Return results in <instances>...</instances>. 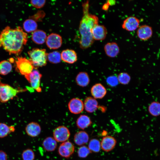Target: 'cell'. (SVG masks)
I'll list each match as a JSON object with an SVG mask.
<instances>
[{
    "label": "cell",
    "instance_id": "cell-32",
    "mask_svg": "<svg viewBox=\"0 0 160 160\" xmlns=\"http://www.w3.org/2000/svg\"><path fill=\"white\" fill-rule=\"evenodd\" d=\"M21 157L23 160H34L35 157V153L32 149L27 148L23 151Z\"/></svg>",
    "mask_w": 160,
    "mask_h": 160
},
{
    "label": "cell",
    "instance_id": "cell-35",
    "mask_svg": "<svg viewBox=\"0 0 160 160\" xmlns=\"http://www.w3.org/2000/svg\"><path fill=\"white\" fill-rule=\"evenodd\" d=\"M31 3L35 7L40 8L42 7L46 3L45 0H31Z\"/></svg>",
    "mask_w": 160,
    "mask_h": 160
},
{
    "label": "cell",
    "instance_id": "cell-23",
    "mask_svg": "<svg viewBox=\"0 0 160 160\" xmlns=\"http://www.w3.org/2000/svg\"><path fill=\"white\" fill-rule=\"evenodd\" d=\"M44 149L48 152H52L55 151L57 146V142L51 137L46 138L42 142Z\"/></svg>",
    "mask_w": 160,
    "mask_h": 160
},
{
    "label": "cell",
    "instance_id": "cell-27",
    "mask_svg": "<svg viewBox=\"0 0 160 160\" xmlns=\"http://www.w3.org/2000/svg\"><path fill=\"white\" fill-rule=\"evenodd\" d=\"M88 147L91 153H98L101 149L100 141L97 139H92L89 141Z\"/></svg>",
    "mask_w": 160,
    "mask_h": 160
},
{
    "label": "cell",
    "instance_id": "cell-16",
    "mask_svg": "<svg viewBox=\"0 0 160 160\" xmlns=\"http://www.w3.org/2000/svg\"><path fill=\"white\" fill-rule=\"evenodd\" d=\"M25 130L28 136L34 137H37L40 134L41 128L38 123L35 122H31L26 126Z\"/></svg>",
    "mask_w": 160,
    "mask_h": 160
},
{
    "label": "cell",
    "instance_id": "cell-39",
    "mask_svg": "<svg viewBox=\"0 0 160 160\" xmlns=\"http://www.w3.org/2000/svg\"><path fill=\"white\" fill-rule=\"evenodd\" d=\"M109 6L106 3L103 5L102 9L103 10L107 11L109 8Z\"/></svg>",
    "mask_w": 160,
    "mask_h": 160
},
{
    "label": "cell",
    "instance_id": "cell-3",
    "mask_svg": "<svg viewBox=\"0 0 160 160\" xmlns=\"http://www.w3.org/2000/svg\"><path fill=\"white\" fill-rule=\"evenodd\" d=\"M29 60L35 67L45 66L47 63V54L44 49L34 48L28 52Z\"/></svg>",
    "mask_w": 160,
    "mask_h": 160
},
{
    "label": "cell",
    "instance_id": "cell-24",
    "mask_svg": "<svg viewBox=\"0 0 160 160\" xmlns=\"http://www.w3.org/2000/svg\"><path fill=\"white\" fill-rule=\"evenodd\" d=\"M47 38L46 33L44 31L38 30L34 31L32 34V39L35 43L38 44H44Z\"/></svg>",
    "mask_w": 160,
    "mask_h": 160
},
{
    "label": "cell",
    "instance_id": "cell-31",
    "mask_svg": "<svg viewBox=\"0 0 160 160\" xmlns=\"http://www.w3.org/2000/svg\"><path fill=\"white\" fill-rule=\"evenodd\" d=\"M117 77L119 83L122 85L127 84L131 80L130 76L126 72L120 73Z\"/></svg>",
    "mask_w": 160,
    "mask_h": 160
},
{
    "label": "cell",
    "instance_id": "cell-12",
    "mask_svg": "<svg viewBox=\"0 0 160 160\" xmlns=\"http://www.w3.org/2000/svg\"><path fill=\"white\" fill-rule=\"evenodd\" d=\"M91 33L94 40L103 41L104 40L106 37L107 31L105 26L98 24L92 28Z\"/></svg>",
    "mask_w": 160,
    "mask_h": 160
},
{
    "label": "cell",
    "instance_id": "cell-34",
    "mask_svg": "<svg viewBox=\"0 0 160 160\" xmlns=\"http://www.w3.org/2000/svg\"><path fill=\"white\" fill-rule=\"evenodd\" d=\"M106 81L108 86L112 87L116 86L119 83L117 77L115 76H108L106 79Z\"/></svg>",
    "mask_w": 160,
    "mask_h": 160
},
{
    "label": "cell",
    "instance_id": "cell-28",
    "mask_svg": "<svg viewBox=\"0 0 160 160\" xmlns=\"http://www.w3.org/2000/svg\"><path fill=\"white\" fill-rule=\"evenodd\" d=\"M47 58L48 61L53 64L59 63L61 60V54L57 51H54L47 54Z\"/></svg>",
    "mask_w": 160,
    "mask_h": 160
},
{
    "label": "cell",
    "instance_id": "cell-9",
    "mask_svg": "<svg viewBox=\"0 0 160 160\" xmlns=\"http://www.w3.org/2000/svg\"><path fill=\"white\" fill-rule=\"evenodd\" d=\"M117 142L116 140L113 137L105 136L100 141L101 149L105 152L112 151L115 148Z\"/></svg>",
    "mask_w": 160,
    "mask_h": 160
},
{
    "label": "cell",
    "instance_id": "cell-1",
    "mask_svg": "<svg viewBox=\"0 0 160 160\" xmlns=\"http://www.w3.org/2000/svg\"><path fill=\"white\" fill-rule=\"evenodd\" d=\"M28 38L27 34L21 27L13 29L7 26L0 33V47H2L9 55L18 54L26 44Z\"/></svg>",
    "mask_w": 160,
    "mask_h": 160
},
{
    "label": "cell",
    "instance_id": "cell-38",
    "mask_svg": "<svg viewBox=\"0 0 160 160\" xmlns=\"http://www.w3.org/2000/svg\"><path fill=\"white\" fill-rule=\"evenodd\" d=\"M116 1L115 0H108L106 3L109 6H112L115 4Z\"/></svg>",
    "mask_w": 160,
    "mask_h": 160
},
{
    "label": "cell",
    "instance_id": "cell-26",
    "mask_svg": "<svg viewBox=\"0 0 160 160\" xmlns=\"http://www.w3.org/2000/svg\"><path fill=\"white\" fill-rule=\"evenodd\" d=\"M12 69V65L10 62L4 60L0 62V74L7 75L11 72Z\"/></svg>",
    "mask_w": 160,
    "mask_h": 160
},
{
    "label": "cell",
    "instance_id": "cell-5",
    "mask_svg": "<svg viewBox=\"0 0 160 160\" xmlns=\"http://www.w3.org/2000/svg\"><path fill=\"white\" fill-rule=\"evenodd\" d=\"M16 61V69L24 76L30 74L34 68L29 60L25 57H19Z\"/></svg>",
    "mask_w": 160,
    "mask_h": 160
},
{
    "label": "cell",
    "instance_id": "cell-4",
    "mask_svg": "<svg viewBox=\"0 0 160 160\" xmlns=\"http://www.w3.org/2000/svg\"><path fill=\"white\" fill-rule=\"evenodd\" d=\"M0 76V101L5 103L16 96L20 92L23 90L15 89L10 85L2 82Z\"/></svg>",
    "mask_w": 160,
    "mask_h": 160
},
{
    "label": "cell",
    "instance_id": "cell-25",
    "mask_svg": "<svg viewBox=\"0 0 160 160\" xmlns=\"http://www.w3.org/2000/svg\"><path fill=\"white\" fill-rule=\"evenodd\" d=\"M24 30L28 33L33 32L36 31L37 28V24L34 20L29 19L26 20L23 24Z\"/></svg>",
    "mask_w": 160,
    "mask_h": 160
},
{
    "label": "cell",
    "instance_id": "cell-19",
    "mask_svg": "<svg viewBox=\"0 0 160 160\" xmlns=\"http://www.w3.org/2000/svg\"><path fill=\"white\" fill-rule=\"evenodd\" d=\"M89 140V136L86 132L80 131L74 135L73 140L75 144L78 146H83L87 143Z\"/></svg>",
    "mask_w": 160,
    "mask_h": 160
},
{
    "label": "cell",
    "instance_id": "cell-7",
    "mask_svg": "<svg viewBox=\"0 0 160 160\" xmlns=\"http://www.w3.org/2000/svg\"><path fill=\"white\" fill-rule=\"evenodd\" d=\"M53 138L57 142L63 143L67 141L70 136V132L66 127L60 126L55 128L53 131Z\"/></svg>",
    "mask_w": 160,
    "mask_h": 160
},
{
    "label": "cell",
    "instance_id": "cell-15",
    "mask_svg": "<svg viewBox=\"0 0 160 160\" xmlns=\"http://www.w3.org/2000/svg\"><path fill=\"white\" fill-rule=\"evenodd\" d=\"M91 94L95 99H101L106 95L107 91L105 87L101 84L97 83L94 85L90 89Z\"/></svg>",
    "mask_w": 160,
    "mask_h": 160
},
{
    "label": "cell",
    "instance_id": "cell-13",
    "mask_svg": "<svg viewBox=\"0 0 160 160\" xmlns=\"http://www.w3.org/2000/svg\"><path fill=\"white\" fill-rule=\"evenodd\" d=\"M140 23L139 20L137 17L133 16H129L124 20L122 27L127 31H133L139 28Z\"/></svg>",
    "mask_w": 160,
    "mask_h": 160
},
{
    "label": "cell",
    "instance_id": "cell-22",
    "mask_svg": "<svg viewBox=\"0 0 160 160\" xmlns=\"http://www.w3.org/2000/svg\"><path fill=\"white\" fill-rule=\"evenodd\" d=\"M76 81L77 84L79 86L84 87L89 84L90 79L88 73L86 72H81L77 75Z\"/></svg>",
    "mask_w": 160,
    "mask_h": 160
},
{
    "label": "cell",
    "instance_id": "cell-18",
    "mask_svg": "<svg viewBox=\"0 0 160 160\" xmlns=\"http://www.w3.org/2000/svg\"><path fill=\"white\" fill-rule=\"evenodd\" d=\"M61 59L68 63H73L77 60V54L74 50L72 49L63 50L61 54Z\"/></svg>",
    "mask_w": 160,
    "mask_h": 160
},
{
    "label": "cell",
    "instance_id": "cell-30",
    "mask_svg": "<svg viewBox=\"0 0 160 160\" xmlns=\"http://www.w3.org/2000/svg\"><path fill=\"white\" fill-rule=\"evenodd\" d=\"M11 132L10 126L3 123H0V138L7 137Z\"/></svg>",
    "mask_w": 160,
    "mask_h": 160
},
{
    "label": "cell",
    "instance_id": "cell-17",
    "mask_svg": "<svg viewBox=\"0 0 160 160\" xmlns=\"http://www.w3.org/2000/svg\"><path fill=\"white\" fill-rule=\"evenodd\" d=\"M104 50L108 57L114 58L116 57L120 52V49L117 43L115 42H108L104 46Z\"/></svg>",
    "mask_w": 160,
    "mask_h": 160
},
{
    "label": "cell",
    "instance_id": "cell-20",
    "mask_svg": "<svg viewBox=\"0 0 160 160\" xmlns=\"http://www.w3.org/2000/svg\"><path fill=\"white\" fill-rule=\"evenodd\" d=\"M84 107L85 111L89 113H93L97 110L98 103L97 100L91 97H88L84 100Z\"/></svg>",
    "mask_w": 160,
    "mask_h": 160
},
{
    "label": "cell",
    "instance_id": "cell-2",
    "mask_svg": "<svg viewBox=\"0 0 160 160\" xmlns=\"http://www.w3.org/2000/svg\"><path fill=\"white\" fill-rule=\"evenodd\" d=\"M83 15L80 21L79 31L81 35L80 47L85 49L91 47L94 40L91 33L92 28L98 24L99 18L95 15L89 13V2L87 1L82 3Z\"/></svg>",
    "mask_w": 160,
    "mask_h": 160
},
{
    "label": "cell",
    "instance_id": "cell-33",
    "mask_svg": "<svg viewBox=\"0 0 160 160\" xmlns=\"http://www.w3.org/2000/svg\"><path fill=\"white\" fill-rule=\"evenodd\" d=\"M91 153V152L88 147L85 145L81 146L77 151L78 156L80 158H86Z\"/></svg>",
    "mask_w": 160,
    "mask_h": 160
},
{
    "label": "cell",
    "instance_id": "cell-37",
    "mask_svg": "<svg viewBox=\"0 0 160 160\" xmlns=\"http://www.w3.org/2000/svg\"><path fill=\"white\" fill-rule=\"evenodd\" d=\"M7 155L4 151L0 150V160H7Z\"/></svg>",
    "mask_w": 160,
    "mask_h": 160
},
{
    "label": "cell",
    "instance_id": "cell-6",
    "mask_svg": "<svg viewBox=\"0 0 160 160\" xmlns=\"http://www.w3.org/2000/svg\"><path fill=\"white\" fill-rule=\"evenodd\" d=\"M34 89L38 92H40V81L42 75L37 70H33L29 74L24 76Z\"/></svg>",
    "mask_w": 160,
    "mask_h": 160
},
{
    "label": "cell",
    "instance_id": "cell-14",
    "mask_svg": "<svg viewBox=\"0 0 160 160\" xmlns=\"http://www.w3.org/2000/svg\"><path fill=\"white\" fill-rule=\"evenodd\" d=\"M153 30L150 26L144 25L138 28L137 34L138 38L142 41H146L149 39L152 36Z\"/></svg>",
    "mask_w": 160,
    "mask_h": 160
},
{
    "label": "cell",
    "instance_id": "cell-21",
    "mask_svg": "<svg viewBox=\"0 0 160 160\" xmlns=\"http://www.w3.org/2000/svg\"><path fill=\"white\" fill-rule=\"evenodd\" d=\"M76 124L78 129L84 130L90 126L92 124V122L88 116L82 114L80 115L77 118Z\"/></svg>",
    "mask_w": 160,
    "mask_h": 160
},
{
    "label": "cell",
    "instance_id": "cell-11",
    "mask_svg": "<svg viewBox=\"0 0 160 160\" xmlns=\"http://www.w3.org/2000/svg\"><path fill=\"white\" fill-rule=\"evenodd\" d=\"M68 106L70 111L75 114L81 113L84 109V103L78 98L71 99L68 103Z\"/></svg>",
    "mask_w": 160,
    "mask_h": 160
},
{
    "label": "cell",
    "instance_id": "cell-10",
    "mask_svg": "<svg viewBox=\"0 0 160 160\" xmlns=\"http://www.w3.org/2000/svg\"><path fill=\"white\" fill-rule=\"evenodd\" d=\"M46 44L47 47L51 49H56L61 47L62 44V37L58 34L51 33L47 37Z\"/></svg>",
    "mask_w": 160,
    "mask_h": 160
},
{
    "label": "cell",
    "instance_id": "cell-36",
    "mask_svg": "<svg viewBox=\"0 0 160 160\" xmlns=\"http://www.w3.org/2000/svg\"><path fill=\"white\" fill-rule=\"evenodd\" d=\"M45 15V13L43 11H40L35 15L30 17V19H32L35 21H41L44 17Z\"/></svg>",
    "mask_w": 160,
    "mask_h": 160
},
{
    "label": "cell",
    "instance_id": "cell-29",
    "mask_svg": "<svg viewBox=\"0 0 160 160\" xmlns=\"http://www.w3.org/2000/svg\"><path fill=\"white\" fill-rule=\"evenodd\" d=\"M148 111L152 116H156L160 115V103L159 102L151 103L148 107Z\"/></svg>",
    "mask_w": 160,
    "mask_h": 160
},
{
    "label": "cell",
    "instance_id": "cell-8",
    "mask_svg": "<svg viewBox=\"0 0 160 160\" xmlns=\"http://www.w3.org/2000/svg\"><path fill=\"white\" fill-rule=\"evenodd\" d=\"M75 146L69 141L62 143L58 148V152L61 156L66 158H69L74 153Z\"/></svg>",
    "mask_w": 160,
    "mask_h": 160
}]
</instances>
